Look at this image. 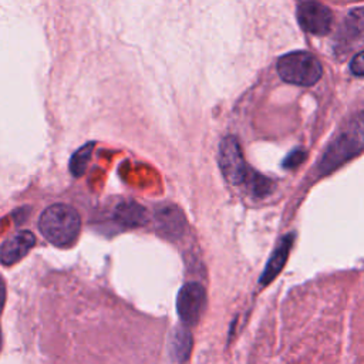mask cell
Here are the masks:
<instances>
[{"label": "cell", "instance_id": "obj_14", "mask_svg": "<svg viewBox=\"0 0 364 364\" xmlns=\"http://www.w3.org/2000/svg\"><path fill=\"white\" fill-rule=\"evenodd\" d=\"M304 158H306V152L301 151V149H296V151H293V152L284 159L283 166H284V168H294V166L300 165V164L304 161Z\"/></svg>", "mask_w": 364, "mask_h": 364}, {"label": "cell", "instance_id": "obj_7", "mask_svg": "<svg viewBox=\"0 0 364 364\" xmlns=\"http://www.w3.org/2000/svg\"><path fill=\"white\" fill-rule=\"evenodd\" d=\"M36 237L28 230H20L11 235L0 247V262L4 266H11L21 260L34 246Z\"/></svg>", "mask_w": 364, "mask_h": 364}, {"label": "cell", "instance_id": "obj_12", "mask_svg": "<svg viewBox=\"0 0 364 364\" xmlns=\"http://www.w3.org/2000/svg\"><path fill=\"white\" fill-rule=\"evenodd\" d=\"M346 31L353 40L364 41V7L351 10L344 21Z\"/></svg>", "mask_w": 364, "mask_h": 364}, {"label": "cell", "instance_id": "obj_4", "mask_svg": "<svg viewBox=\"0 0 364 364\" xmlns=\"http://www.w3.org/2000/svg\"><path fill=\"white\" fill-rule=\"evenodd\" d=\"M219 166L228 182L232 185L245 183L252 172L247 168L240 145L235 136H225L219 145Z\"/></svg>", "mask_w": 364, "mask_h": 364}, {"label": "cell", "instance_id": "obj_1", "mask_svg": "<svg viewBox=\"0 0 364 364\" xmlns=\"http://www.w3.org/2000/svg\"><path fill=\"white\" fill-rule=\"evenodd\" d=\"M38 229L50 243L55 246H68L80 233L81 219L73 206L55 203L41 213Z\"/></svg>", "mask_w": 364, "mask_h": 364}, {"label": "cell", "instance_id": "obj_9", "mask_svg": "<svg viewBox=\"0 0 364 364\" xmlns=\"http://www.w3.org/2000/svg\"><path fill=\"white\" fill-rule=\"evenodd\" d=\"M158 230L166 237H179L185 230V218L176 206H165L156 212Z\"/></svg>", "mask_w": 364, "mask_h": 364}, {"label": "cell", "instance_id": "obj_5", "mask_svg": "<svg viewBox=\"0 0 364 364\" xmlns=\"http://www.w3.org/2000/svg\"><path fill=\"white\" fill-rule=\"evenodd\" d=\"M206 306V291L196 282L186 283L181 287L176 297V311L185 326H195Z\"/></svg>", "mask_w": 364, "mask_h": 364}, {"label": "cell", "instance_id": "obj_3", "mask_svg": "<svg viewBox=\"0 0 364 364\" xmlns=\"http://www.w3.org/2000/svg\"><path fill=\"white\" fill-rule=\"evenodd\" d=\"M364 149V122L355 124L348 131L343 132L328 149L324 152L318 168L321 173L331 172L341 164H344L351 156L357 155L360 151Z\"/></svg>", "mask_w": 364, "mask_h": 364}, {"label": "cell", "instance_id": "obj_15", "mask_svg": "<svg viewBox=\"0 0 364 364\" xmlns=\"http://www.w3.org/2000/svg\"><path fill=\"white\" fill-rule=\"evenodd\" d=\"M350 70L354 75H364V50L353 57L350 63Z\"/></svg>", "mask_w": 364, "mask_h": 364}, {"label": "cell", "instance_id": "obj_8", "mask_svg": "<svg viewBox=\"0 0 364 364\" xmlns=\"http://www.w3.org/2000/svg\"><path fill=\"white\" fill-rule=\"evenodd\" d=\"M293 240H294V235L290 233L287 236H284L280 243L277 245V247L274 249V252L272 253L267 264H266V269L264 272L262 273L260 276V284L266 286L269 284L270 282H273L276 279V276L282 272L284 263L287 262V256L290 253V249H291V245H293Z\"/></svg>", "mask_w": 364, "mask_h": 364}, {"label": "cell", "instance_id": "obj_16", "mask_svg": "<svg viewBox=\"0 0 364 364\" xmlns=\"http://www.w3.org/2000/svg\"><path fill=\"white\" fill-rule=\"evenodd\" d=\"M4 299H6V289H4V283H3V280L0 279V311L3 310Z\"/></svg>", "mask_w": 364, "mask_h": 364}, {"label": "cell", "instance_id": "obj_10", "mask_svg": "<svg viewBox=\"0 0 364 364\" xmlns=\"http://www.w3.org/2000/svg\"><path fill=\"white\" fill-rule=\"evenodd\" d=\"M114 219L117 223L125 228H138L148 222L146 209L134 200L121 202L114 210Z\"/></svg>", "mask_w": 364, "mask_h": 364}, {"label": "cell", "instance_id": "obj_13", "mask_svg": "<svg viewBox=\"0 0 364 364\" xmlns=\"http://www.w3.org/2000/svg\"><path fill=\"white\" fill-rule=\"evenodd\" d=\"M92 148H94V142H88V144L82 145L81 148H78L73 154V156L70 159V171H71L73 176H75V178L82 176V173L85 172V168L88 165V161L91 158Z\"/></svg>", "mask_w": 364, "mask_h": 364}, {"label": "cell", "instance_id": "obj_17", "mask_svg": "<svg viewBox=\"0 0 364 364\" xmlns=\"http://www.w3.org/2000/svg\"><path fill=\"white\" fill-rule=\"evenodd\" d=\"M0 346H1V334H0Z\"/></svg>", "mask_w": 364, "mask_h": 364}, {"label": "cell", "instance_id": "obj_11", "mask_svg": "<svg viewBox=\"0 0 364 364\" xmlns=\"http://www.w3.org/2000/svg\"><path fill=\"white\" fill-rule=\"evenodd\" d=\"M191 348H192V336H191L189 330L186 327L175 328V331L172 334V338H171V354H172V357L176 361L183 363L189 357Z\"/></svg>", "mask_w": 364, "mask_h": 364}, {"label": "cell", "instance_id": "obj_6", "mask_svg": "<svg viewBox=\"0 0 364 364\" xmlns=\"http://www.w3.org/2000/svg\"><path fill=\"white\" fill-rule=\"evenodd\" d=\"M297 18L300 26L317 36H323L330 30L333 14L331 11L317 1H304L297 9Z\"/></svg>", "mask_w": 364, "mask_h": 364}, {"label": "cell", "instance_id": "obj_2", "mask_svg": "<svg viewBox=\"0 0 364 364\" xmlns=\"http://www.w3.org/2000/svg\"><path fill=\"white\" fill-rule=\"evenodd\" d=\"M277 73L280 78L289 84L310 87L321 78L323 68L313 54L293 51L279 58Z\"/></svg>", "mask_w": 364, "mask_h": 364}]
</instances>
